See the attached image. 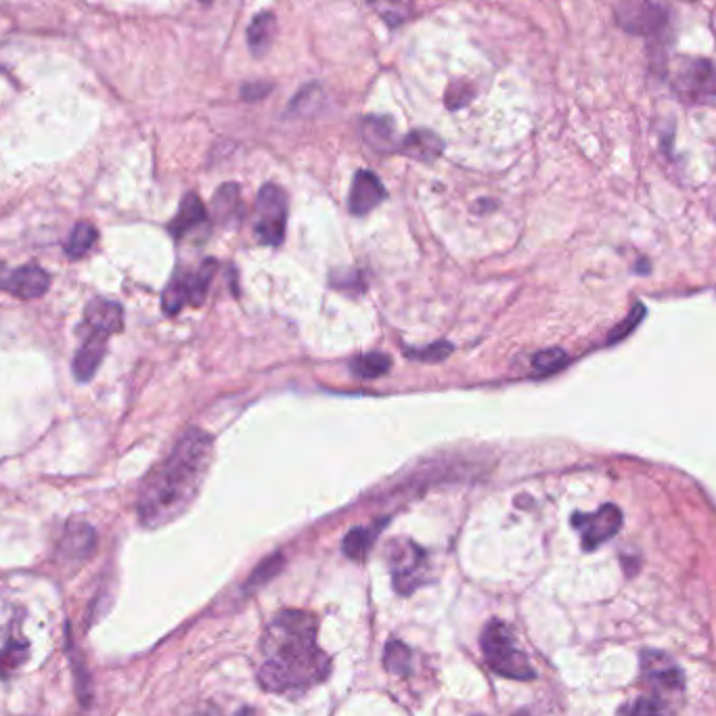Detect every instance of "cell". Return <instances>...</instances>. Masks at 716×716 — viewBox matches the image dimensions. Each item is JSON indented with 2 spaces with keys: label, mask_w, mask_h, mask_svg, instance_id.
I'll use <instances>...</instances> for the list:
<instances>
[{
  "label": "cell",
  "mask_w": 716,
  "mask_h": 716,
  "mask_svg": "<svg viewBox=\"0 0 716 716\" xmlns=\"http://www.w3.org/2000/svg\"><path fill=\"white\" fill-rule=\"evenodd\" d=\"M319 620L306 610H281L268 622L262 637V689L281 696H300L323 683L331 673V660L317 643Z\"/></svg>",
  "instance_id": "1"
},
{
  "label": "cell",
  "mask_w": 716,
  "mask_h": 716,
  "mask_svg": "<svg viewBox=\"0 0 716 716\" xmlns=\"http://www.w3.org/2000/svg\"><path fill=\"white\" fill-rule=\"evenodd\" d=\"M212 446V436L199 428H189L176 442L141 490L139 520L145 528L166 526L191 505L210 469Z\"/></svg>",
  "instance_id": "2"
},
{
  "label": "cell",
  "mask_w": 716,
  "mask_h": 716,
  "mask_svg": "<svg viewBox=\"0 0 716 716\" xmlns=\"http://www.w3.org/2000/svg\"><path fill=\"white\" fill-rule=\"evenodd\" d=\"M480 645L492 673L513 681H532L536 677L528 656L520 650L513 633L501 620H490L486 624Z\"/></svg>",
  "instance_id": "3"
},
{
  "label": "cell",
  "mask_w": 716,
  "mask_h": 716,
  "mask_svg": "<svg viewBox=\"0 0 716 716\" xmlns=\"http://www.w3.org/2000/svg\"><path fill=\"white\" fill-rule=\"evenodd\" d=\"M670 86L687 105L712 103L716 99V65L702 57H681Z\"/></svg>",
  "instance_id": "4"
},
{
  "label": "cell",
  "mask_w": 716,
  "mask_h": 716,
  "mask_svg": "<svg viewBox=\"0 0 716 716\" xmlns=\"http://www.w3.org/2000/svg\"><path fill=\"white\" fill-rule=\"evenodd\" d=\"M287 225V195L277 185H264L256 199L254 233L266 245H279Z\"/></svg>",
  "instance_id": "5"
},
{
  "label": "cell",
  "mask_w": 716,
  "mask_h": 716,
  "mask_svg": "<svg viewBox=\"0 0 716 716\" xmlns=\"http://www.w3.org/2000/svg\"><path fill=\"white\" fill-rule=\"evenodd\" d=\"M425 568H428V555L415 543L402 541L392 547L390 570L394 589L400 595H411L425 585Z\"/></svg>",
  "instance_id": "6"
},
{
  "label": "cell",
  "mask_w": 716,
  "mask_h": 716,
  "mask_svg": "<svg viewBox=\"0 0 716 716\" xmlns=\"http://www.w3.org/2000/svg\"><path fill=\"white\" fill-rule=\"evenodd\" d=\"M572 524L580 530L583 549L595 551L618 534V530L622 528V511L616 505L608 503L599 507L595 513H576Z\"/></svg>",
  "instance_id": "7"
},
{
  "label": "cell",
  "mask_w": 716,
  "mask_h": 716,
  "mask_svg": "<svg viewBox=\"0 0 716 716\" xmlns=\"http://www.w3.org/2000/svg\"><path fill=\"white\" fill-rule=\"evenodd\" d=\"M618 24L631 34L656 36L668 26V13L652 0H618Z\"/></svg>",
  "instance_id": "8"
},
{
  "label": "cell",
  "mask_w": 716,
  "mask_h": 716,
  "mask_svg": "<svg viewBox=\"0 0 716 716\" xmlns=\"http://www.w3.org/2000/svg\"><path fill=\"white\" fill-rule=\"evenodd\" d=\"M641 675L647 685L666 696L681 691L685 685L679 664L668 654L656 650H645L641 654Z\"/></svg>",
  "instance_id": "9"
},
{
  "label": "cell",
  "mask_w": 716,
  "mask_h": 716,
  "mask_svg": "<svg viewBox=\"0 0 716 716\" xmlns=\"http://www.w3.org/2000/svg\"><path fill=\"white\" fill-rule=\"evenodd\" d=\"M124 327V310L118 302L107 300V298H93L86 304L84 319H82V331L103 335V338H111V335L122 331Z\"/></svg>",
  "instance_id": "10"
},
{
  "label": "cell",
  "mask_w": 716,
  "mask_h": 716,
  "mask_svg": "<svg viewBox=\"0 0 716 716\" xmlns=\"http://www.w3.org/2000/svg\"><path fill=\"white\" fill-rule=\"evenodd\" d=\"M49 285H51L49 273L42 271V268L36 264H28V266L15 268V271H9L5 277L3 289L15 298L34 300V298H40L47 294Z\"/></svg>",
  "instance_id": "11"
},
{
  "label": "cell",
  "mask_w": 716,
  "mask_h": 716,
  "mask_svg": "<svg viewBox=\"0 0 716 716\" xmlns=\"http://www.w3.org/2000/svg\"><path fill=\"white\" fill-rule=\"evenodd\" d=\"M384 199H386V189L373 172H369V170L356 172L354 181H352V189H350V199H348V206H350L352 214L365 216L373 208L382 204Z\"/></svg>",
  "instance_id": "12"
},
{
  "label": "cell",
  "mask_w": 716,
  "mask_h": 716,
  "mask_svg": "<svg viewBox=\"0 0 716 716\" xmlns=\"http://www.w3.org/2000/svg\"><path fill=\"white\" fill-rule=\"evenodd\" d=\"M105 350H107V338H103V335L84 333V342L80 344L72 363V371L78 382H91L103 363Z\"/></svg>",
  "instance_id": "13"
},
{
  "label": "cell",
  "mask_w": 716,
  "mask_h": 716,
  "mask_svg": "<svg viewBox=\"0 0 716 716\" xmlns=\"http://www.w3.org/2000/svg\"><path fill=\"white\" fill-rule=\"evenodd\" d=\"M206 220H208V212L204 201H201L195 193H189L181 201V208H178V214L172 218L168 231L172 237L183 239L187 233H191L199 225H204Z\"/></svg>",
  "instance_id": "14"
},
{
  "label": "cell",
  "mask_w": 716,
  "mask_h": 716,
  "mask_svg": "<svg viewBox=\"0 0 716 716\" xmlns=\"http://www.w3.org/2000/svg\"><path fill=\"white\" fill-rule=\"evenodd\" d=\"M398 151L417 162H434L444 151V143L432 130H413L409 137L400 143Z\"/></svg>",
  "instance_id": "15"
},
{
  "label": "cell",
  "mask_w": 716,
  "mask_h": 716,
  "mask_svg": "<svg viewBox=\"0 0 716 716\" xmlns=\"http://www.w3.org/2000/svg\"><path fill=\"white\" fill-rule=\"evenodd\" d=\"M97 545V534L88 524H72L67 526L63 539H61V551L65 557L84 559L95 551Z\"/></svg>",
  "instance_id": "16"
},
{
  "label": "cell",
  "mask_w": 716,
  "mask_h": 716,
  "mask_svg": "<svg viewBox=\"0 0 716 716\" xmlns=\"http://www.w3.org/2000/svg\"><path fill=\"white\" fill-rule=\"evenodd\" d=\"M216 268H218V264L214 260H206L204 264L197 268V271L181 275L183 285H185V292H187V302L191 306L204 304V300L208 296V287H210V283L214 279Z\"/></svg>",
  "instance_id": "17"
},
{
  "label": "cell",
  "mask_w": 716,
  "mask_h": 716,
  "mask_svg": "<svg viewBox=\"0 0 716 716\" xmlns=\"http://www.w3.org/2000/svg\"><path fill=\"white\" fill-rule=\"evenodd\" d=\"M363 139L367 145L379 153H390L396 149L394 126L388 118L369 116L363 120Z\"/></svg>",
  "instance_id": "18"
},
{
  "label": "cell",
  "mask_w": 716,
  "mask_h": 716,
  "mask_svg": "<svg viewBox=\"0 0 716 716\" xmlns=\"http://www.w3.org/2000/svg\"><path fill=\"white\" fill-rule=\"evenodd\" d=\"M384 524H386V520H384V522H377V524H371L369 528H354V530H350V532L346 534L344 543H342L344 553H346L350 559H354V562H363V559L367 557V553L371 551V547H373V543H375V539H377V534L384 530Z\"/></svg>",
  "instance_id": "19"
},
{
  "label": "cell",
  "mask_w": 716,
  "mask_h": 716,
  "mask_svg": "<svg viewBox=\"0 0 716 716\" xmlns=\"http://www.w3.org/2000/svg\"><path fill=\"white\" fill-rule=\"evenodd\" d=\"M277 30V17L273 13L258 15L248 28V44L256 57H262L271 49Z\"/></svg>",
  "instance_id": "20"
},
{
  "label": "cell",
  "mask_w": 716,
  "mask_h": 716,
  "mask_svg": "<svg viewBox=\"0 0 716 716\" xmlns=\"http://www.w3.org/2000/svg\"><path fill=\"white\" fill-rule=\"evenodd\" d=\"M241 195H239V187L235 183H227L222 185L212 201V212L216 216L218 222H229L231 218L241 214Z\"/></svg>",
  "instance_id": "21"
},
{
  "label": "cell",
  "mask_w": 716,
  "mask_h": 716,
  "mask_svg": "<svg viewBox=\"0 0 716 716\" xmlns=\"http://www.w3.org/2000/svg\"><path fill=\"white\" fill-rule=\"evenodd\" d=\"M97 237H99V233L91 225V222H78V225L70 233V239H67V243H65V254L74 260L86 256L95 248Z\"/></svg>",
  "instance_id": "22"
},
{
  "label": "cell",
  "mask_w": 716,
  "mask_h": 716,
  "mask_svg": "<svg viewBox=\"0 0 716 716\" xmlns=\"http://www.w3.org/2000/svg\"><path fill=\"white\" fill-rule=\"evenodd\" d=\"M367 3L390 28H398L400 24H405L413 13V0H367Z\"/></svg>",
  "instance_id": "23"
},
{
  "label": "cell",
  "mask_w": 716,
  "mask_h": 716,
  "mask_svg": "<svg viewBox=\"0 0 716 716\" xmlns=\"http://www.w3.org/2000/svg\"><path fill=\"white\" fill-rule=\"evenodd\" d=\"M392 367V361L390 356L382 354V352H371V354H361L356 356L354 361L350 363V371L356 375V377H363V379H371V377H382L390 371Z\"/></svg>",
  "instance_id": "24"
},
{
  "label": "cell",
  "mask_w": 716,
  "mask_h": 716,
  "mask_svg": "<svg viewBox=\"0 0 716 716\" xmlns=\"http://www.w3.org/2000/svg\"><path fill=\"white\" fill-rule=\"evenodd\" d=\"M618 716H670L668 704L658 696H641L620 708Z\"/></svg>",
  "instance_id": "25"
},
{
  "label": "cell",
  "mask_w": 716,
  "mask_h": 716,
  "mask_svg": "<svg viewBox=\"0 0 716 716\" xmlns=\"http://www.w3.org/2000/svg\"><path fill=\"white\" fill-rule=\"evenodd\" d=\"M384 664H386V668L390 670L392 675H409L411 650H409V647H407L405 643L398 641V639L388 641L386 654H384Z\"/></svg>",
  "instance_id": "26"
},
{
  "label": "cell",
  "mask_w": 716,
  "mask_h": 716,
  "mask_svg": "<svg viewBox=\"0 0 716 716\" xmlns=\"http://www.w3.org/2000/svg\"><path fill=\"white\" fill-rule=\"evenodd\" d=\"M26 660H28V643L13 637L3 647V652H0V677H7L9 673L17 670Z\"/></svg>",
  "instance_id": "27"
},
{
  "label": "cell",
  "mask_w": 716,
  "mask_h": 716,
  "mask_svg": "<svg viewBox=\"0 0 716 716\" xmlns=\"http://www.w3.org/2000/svg\"><path fill=\"white\" fill-rule=\"evenodd\" d=\"M566 363H568V354L562 348H549L534 354L532 369L539 375H551L557 373L559 369H564Z\"/></svg>",
  "instance_id": "28"
},
{
  "label": "cell",
  "mask_w": 716,
  "mask_h": 716,
  "mask_svg": "<svg viewBox=\"0 0 716 716\" xmlns=\"http://www.w3.org/2000/svg\"><path fill=\"white\" fill-rule=\"evenodd\" d=\"M185 304H189V302H187L185 285H183L181 275H176V277L168 283V287L164 289L162 306H164L166 315H176V312H181V308H183Z\"/></svg>",
  "instance_id": "29"
},
{
  "label": "cell",
  "mask_w": 716,
  "mask_h": 716,
  "mask_svg": "<svg viewBox=\"0 0 716 716\" xmlns=\"http://www.w3.org/2000/svg\"><path fill=\"white\" fill-rule=\"evenodd\" d=\"M645 317V308H643V304H637V306H633V310H631V315L629 317H626L612 333H610V338H608V342L610 344H616V342H620V340H624L626 338V335H629L639 323H641V319Z\"/></svg>",
  "instance_id": "30"
},
{
  "label": "cell",
  "mask_w": 716,
  "mask_h": 716,
  "mask_svg": "<svg viewBox=\"0 0 716 716\" xmlns=\"http://www.w3.org/2000/svg\"><path fill=\"white\" fill-rule=\"evenodd\" d=\"M281 566H283V555H273V557H268L266 559V562H262L260 566H258V570L252 574V578H250V587H260L262 583H266V580H271L279 570H281Z\"/></svg>",
  "instance_id": "31"
},
{
  "label": "cell",
  "mask_w": 716,
  "mask_h": 716,
  "mask_svg": "<svg viewBox=\"0 0 716 716\" xmlns=\"http://www.w3.org/2000/svg\"><path fill=\"white\" fill-rule=\"evenodd\" d=\"M472 95H474L472 86L465 82H455L449 86V93H446V105H449L451 109L463 107L469 99H472Z\"/></svg>",
  "instance_id": "32"
},
{
  "label": "cell",
  "mask_w": 716,
  "mask_h": 716,
  "mask_svg": "<svg viewBox=\"0 0 716 716\" xmlns=\"http://www.w3.org/2000/svg\"><path fill=\"white\" fill-rule=\"evenodd\" d=\"M453 352V346L446 344V342H438L434 346H430L428 350H421V352H411V354H417L419 361H442V358L446 354Z\"/></svg>",
  "instance_id": "33"
},
{
  "label": "cell",
  "mask_w": 716,
  "mask_h": 716,
  "mask_svg": "<svg viewBox=\"0 0 716 716\" xmlns=\"http://www.w3.org/2000/svg\"><path fill=\"white\" fill-rule=\"evenodd\" d=\"M271 93V84H245L241 88V97L245 101H256Z\"/></svg>",
  "instance_id": "34"
},
{
  "label": "cell",
  "mask_w": 716,
  "mask_h": 716,
  "mask_svg": "<svg viewBox=\"0 0 716 716\" xmlns=\"http://www.w3.org/2000/svg\"><path fill=\"white\" fill-rule=\"evenodd\" d=\"M235 716H258V714L252 708H241Z\"/></svg>",
  "instance_id": "35"
},
{
  "label": "cell",
  "mask_w": 716,
  "mask_h": 716,
  "mask_svg": "<svg viewBox=\"0 0 716 716\" xmlns=\"http://www.w3.org/2000/svg\"><path fill=\"white\" fill-rule=\"evenodd\" d=\"M7 268L5 266H0V287H3V283H5V277H7Z\"/></svg>",
  "instance_id": "36"
},
{
  "label": "cell",
  "mask_w": 716,
  "mask_h": 716,
  "mask_svg": "<svg viewBox=\"0 0 716 716\" xmlns=\"http://www.w3.org/2000/svg\"><path fill=\"white\" fill-rule=\"evenodd\" d=\"M513 716H532L528 710H520L518 714H513Z\"/></svg>",
  "instance_id": "37"
},
{
  "label": "cell",
  "mask_w": 716,
  "mask_h": 716,
  "mask_svg": "<svg viewBox=\"0 0 716 716\" xmlns=\"http://www.w3.org/2000/svg\"><path fill=\"white\" fill-rule=\"evenodd\" d=\"M199 3H204V5H208V3H210V0H199Z\"/></svg>",
  "instance_id": "38"
}]
</instances>
